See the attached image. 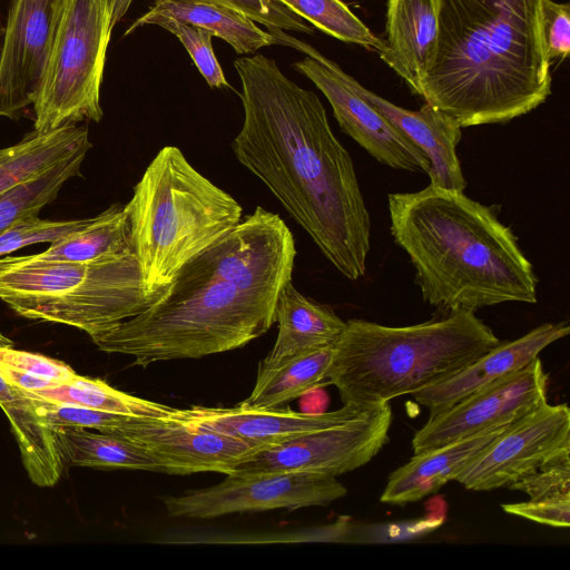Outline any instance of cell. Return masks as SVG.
Here are the masks:
<instances>
[{"mask_svg": "<svg viewBox=\"0 0 570 570\" xmlns=\"http://www.w3.org/2000/svg\"><path fill=\"white\" fill-rule=\"evenodd\" d=\"M436 0H387L380 58L420 96L438 41Z\"/></svg>", "mask_w": 570, "mask_h": 570, "instance_id": "d6986e66", "label": "cell"}, {"mask_svg": "<svg viewBox=\"0 0 570 570\" xmlns=\"http://www.w3.org/2000/svg\"><path fill=\"white\" fill-rule=\"evenodd\" d=\"M569 332L567 322L541 324L517 340L500 342L455 375L413 396L429 410V417L436 415L470 394L521 371Z\"/></svg>", "mask_w": 570, "mask_h": 570, "instance_id": "e0dca14e", "label": "cell"}, {"mask_svg": "<svg viewBox=\"0 0 570 570\" xmlns=\"http://www.w3.org/2000/svg\"><path fill=\"white\" fill-rule=\"evenodd\" d=\"M0 406L9 419L30 480L38 487H53L66 466L56 430L39 413L33 400L0 368Z\"/></svg>", "mask_w": 570, "mask_h": 570, "instance_id": "7402d4cb", "label": "cell"}, {"mask_svg": "<svg viewBox=\"0 0 570 570\" xmlns=\"http://www.w3.org/2000/svg\"><path fill=\"white\" fill-rule=\"evenodd\" d=\"M275 344L258 368H268L296 355L333 345L346 322L328 306L304 296L287 282L277 298Z\"/></svg>", "mask_w": 570, "mask_h": 570, "instance_id": "44dd1931", "label": "cell"}, {"mask_svg": "<svg viewBox=\"0 0 570 570\" xmlns=\"http://www.w3.org/2000/svg\"><path fill=\"white\" fill-rule=\"evenodd\" d=\"M26 391L30 399L141 417H168L174 407L119 391L100 379L76 374L58 385Z\"/></svg>", "mask_w": 570, "mask_h": 570, "instance_id": "83f0119b", "label": "cell"}, {"mask_svg": "<svg viewBox=\"0 0 570 570\" xmlns=\"http://www.w3.org/2000/svg\"><path fill=\"white\" fill-rule=\"evenodd\" d=\"M512 423V422H511ZM511 423L414 454L389 476L380 498L389 504L415 502L452 481Z\"/></svg>", "mask_w": 570, "mask_h": 570, "instance_id": "ffe728a7", "label": "cell"}, {"mask_svg": "<svg viewBox=\"0 0 570 570\" xmlns=\"http://www.w3.org/2000/svg\"><path fill=\"white\" fill-rule=\"evenodd\" d=\"M277 298L242 288L197 254L148 308L91 340L100 351L132 356L142 367L200 358L265 334L275 323Z\"/></svg>", "mask_w": 570, "mask_h": 570, "instance_id": "277c9868", "label": "cell"}, {"mask_svg": "<svg viewBox=\"0 0 570 570\" xmlns=\"http://www.w3.org/2000/svg\"><path fill=\"white\" fill-rule=\"evenodd\" d=\"M387 199L391 234L410 257L424 302L445 313L537 303L532 264L492 208L431 184Z\"/></svg>", "mask_w": 570, "mask_h": 570, "instance_id": "3957f363", "label": "cell"}, {"mask_svg": "<svg viewBox=\"0 0 570 570\" xmlns=\"http://www.w3.org/2000/svg\"><path fill=\"white\" fill-rule=\"evenodd\" d=\"M392 409L384 403L342 424L259 449L237 461L229 475L317 473L338 476L368 463L389 441Z\"/></svg>", "mask_w": 570, "mask_h": 570, "instance_id": "9c48e42d", "label": "cell"}, {"mask_svg": "<svg viewBox=\"0 0 570 570\" xmlns=\"http://www.w3.org/2000/svg\"><path fill=\"white\" fill-rule=\"evenodd\" d=\"M134 0H66L32 102L35 130L100 121V87L114 27Z\"/></svg>", "mask_w": 570, "mask_h": 570, "instance_id": "ba28073f", "label": "cell"}, {"mask_svg": "<svg viewBox=\"0 0 570 570\" xmlns=\"http://www.w3.org/2000/svg\"><path fill=\"white\" fill-rule=\"evenodd\" d=\"M370 410V409H368ZM366 410L351 405L331 412H294L283 409H253L193 405L176 409L171 417L205 430L222 433L263 449L293 438L352 420Z\"/></svg>", "mask_w": 570, "mask_h": 570, "instance_id": "2e32d148", "label": "cell"}, {"mask_svg": "<svg viewBox=\"0 0 570 570\" xmlns=\"http://www.w3.org/2000/svg\"><path fill=\"white\" fill-rule=\"evenodd\" d=\"M268 28L313 33L314 28L278 0H210Z\"/></svg>", "mask_w": 570, "mask_h": 570, "instance_id": "836d02e7", "label": "cell"}, {"mask_svg": "<svg viewBox=\"0 0 570 570\" xmlns=\"http://www.w3.org/2000/svg\"><path fill=\"white\" fill-rule=\"evenodd\" d=\"M90 148L87 127L68 124L43 132L33 129L19 142L0 148V195Z\"/></svg>", "mask_w": 570, "mask_h": 570, "instance_id": "cb8c5ba5", "label": "cell"}, {"mask_svg": "<svg viewBox=\"0 0 570 570\" xmlns=\"http://www.w3.org/2000/svg\"><path fill=\"white\" fill-rule=\"evenodd\" d=\"M508 489L522 491L532 500L570 494V451L554 455L535 472L510 484Z\"/></svg>", "mask_w": 570, "mask_h": 570, "instance_id": "d6a6232c", "label": "cell"}, {"mask_svg": "<svg viewBox=\"0 0 570 570\" xmlns=\"http://www.w3.org/2000/svg\"><path fill=\"white\" fill-rule=\"evenodd\" d=\"M159 297L147 291L132 250L90 263L0 257L1 301L24 318L72 326L90 338Z\"/></svg>", "mask_w": 570, "mask_h": 570, "instance_id": "52a82bcc", "label": "cell"}, {"mask_svg": "<svg viewBox=\"0 0 570 570\" xmlns=\"http://www.w3.org/2000/svg\"><path fill=\"white\" fill-rule=\"evenodd\" d=\"M548 374L539 357L429 417L412 439L414 454L511 423L547 403Z\"/></svg>", "mask_w": 570, "mask_h": 570, "instance_id": "4fadbf2b", "label": "cell"}, {"mask_svg": "<svg viewBox=\"0 0 570 570\" xmlns=\"http://www.w3.org/2000/svg\"><path fill=\"white\" fill-rule=\"evenodd\" d=\"M564 451H570V410L547 402L513 421L455 481L472 491L508 488Z\"/></svg>", "mask_w": 570, "mask_h": 570, "instance_id": "7c38bea8", "label": "cell"}, {"mask_svg": "<svg viewBox=\"0 0 570 570\" xmlns=\"http://www.w3.org/2000/svg\"><path fill=\"white\" fill-rule=\"evenodd\" d=\"M500 342L469 311L409 326L353 318L333 344L325 383L343 405L368 410L448 380Z\"/></svg>", "mask_w": 570, "mask_h": 570, "instance_id": "5b68a950", "label": "cell"}, {"mask_svg": "<svg viewBox=\"0 0 570 570\" xmlns=\"http://www.w3.org/2000/svg\"><path fill=\"white\" fill-rule=\"evenodd\" d=\"M0 354L7 365L59 384L69 381L77 374L62 362L40 354L16 350L9 337L3 343Z\"/></svg>", "mask_w": 570, "mask_h": 570, "instance_id": "d590c367", "label": "cell"}, {"mask_svg": "<svg viewBox=\"0 0 570 570\" xmlns=\"http://www.w3.org/2000/svg\"><path fill=\"white\" fill-rule=\"evenodd\" d=\"M66 463L96 469L164 473L161 464L138 444L83 428L56 429Z\"/></svg>", "mask_w": 570, "mask_h": 570, "instance_id": "4316f807", "label": "cell"}, {"mask_svg": "<svg viewBox=\"0 0 570 570\" xmlns=\"http://www.w3.org/2000/svg\"><path fill=\"white\" fill-rule=\"evenodd\" d=\"M542 41L550 65L564 60L570 52V6L542 0Z\"/></svg>", "mask_w": 570, "mask_h": 570, "instance_id": "e575fe53", "label": "cell"}, {"mask_svg": "<svg viewBox=\"0 0 570 570\" xmlns=\"http://www.w3.org/2000/svg\"><path fill=\"white\" fill-rule=\"evenodd\" d=\"M344 77L357 94L425 154L431 163V185L465 189L466 180L456 156L462 127L452 117L426 102L419 110L399 107L363 87L345 71Z\"/></svg>", "mask_w": 570, "mask_h": 570, "instance_id": "ac0fdd59", "label": "cell"}, {"mask_svg": "<svg viewBox=\"0 0 570 570\" xmlns=\"http://www.w3.org/2000/svg\"><path fill=\"white\" fill-rule=\"evenodd\" d=\"M66 0H9L0 41V117L18 119L41 85Z\"/></svg>", "mask_w": 570, "mask_h": 570, "instance_id": "5bb4252c", "label": "cell"}, {"mask_svg": "<svg viewBox=\"0 0 570 570\" xmlns=\"http://www.w3.org/2000/svg\"><path fill=\"white\" fill-rule=\"evenodd\" d=\"M87 153L80 150L39 177L1 194L0 234L26 219L38 217L41 208L55 200L63 184L79 175Z\"/></svg>", "mask_w": 570, "mask_h": 570, "instance_id": "f1b7e54d", "label": "cell"}, {"mask_svg": "<svg viewBox=\"0 0 570 570\" xmlns=\"http://www.w3.org/2000/svg\"><path fill=\"white\" fill-rule=\"evenodd\" d=\"M438 41L420 96L462 128L503 124L551 94L542 0H436Z\"/></svg>", "mask_w": 570, "mask_h": 570, "instance_id": "7a4b0ae2", "label": "cell"}, {"mask_svg": "<svg viewBox=\"0 0 570 570\" xmlns=\"http://www.w3.org/2000/svg\"><path fill=\"white\" fill-rule=\"evenodd\" d=\"M160 19H176L213 33L226 41L238 55L255 53L275 45L274 37L245 14L210 0H154L149 10L137 18L125 36Z\"/></svg>", "mask_w": 570, "mask_h": 570, "instance_id": "603a6c76", "label": "cell"}, {"mask_svg": "<svg viewBox=\"0 0 570 570\" xmlns=\"http://www.w3.org/2000/svg\"><path fill=\"white\" fill-rule=\"evenodd\" d=\"M90 218L51 220L41 219L38 216L26 219L0 234V257L24 246L55 242L83 227Z\"/></svg>", "mask_w": 570, "mask_h": 570, "instance_id": "1f68e13d", "label": "cell"}, {"mask_svg": "<svg viewBox=\"0 0 570 570\" xmlns=\"http://www.w3.org/2000/svg\"><path fill=\"white\" fill-rule=\"evenodd\" d=\"M267 31L275 45L306 53L293 67L323 92L344 134L382 165L430 174L431 163L425 154L352 88L337 63L284 30L268 28Z\"/></svg>", "mask_w": 570, "mask_h": 570, "instance_id": "30bf717a", "label": "cell"}, {"mask_svg": "<svg viewBox=\"0 0 570 570\" xmlns=\"http://www.w3.org/2000/svg\"><path fill=\"white\" fill-rule=\"evenodd\" d=\"M129 222L125 206L112 205L32 256L40 261L90 263L131 252Z\"/></svg>", "mask_w": 570, "mask_h": 570, "instance_id": "484cf974", "label": "cell"}, {"mask_svg": "<svg viewBox=\"0 0 570 570\" xmlns=\"http://www.w3.org/2000/svg\"><path fill=\"white\" fill-rule=\"evenodd\" d=\"M244 120L237 160L277 198L346 278L365 274L371 218L353 160L317 95L261 53L234 61Z\"/></svg>", "mask_w": 570, "mask_h": 570, "instance_id": "6da1fadb", "label": "cell"}, {"mask_svg": "<svg viewBox=\"0 0 570 570\" xmlns=\"http://www.w3.org/2000/svg\"><path fill=\"white\" fill-rule=\"evenodd\" d=\"M333 356V345L309 351L268 368H258L255 386L239 404L253 409H278L320 387Z\"/></svg>", "mask_w": 570, "mask_h": 570, "instance_id": "d4e9b609", "label": "cell"}, {"mask_svg": "<svg viewBox=\"0 0 570 570\" xmlns=\"http://www.w3.org/2000/svg\"><path fill=\"white\" fill-rule=\"evenodd\" d=\"M502 509L541 524L553 528H569L570 525V494L530 499L525 502L505 503Z\"/></svg>", "mask_w": 570, "mask_h": 570, "instance_id": "8d00e7d4", "label": "cell"}, {"mask_svg": "<svg viewBox=\"0 0 570 570\" xmlns=\"http://www.w3.org/2000/svg\"><path fill=\"white\" fill-rule=\"evenodd\" d=\"M155 24L179 39L209 87H229L215 56L212 45L214 36L210 31L176 19H160Z\"/></svg>", "mask_w": 570, "mask_h": 570, "instance_id": "4dcf8cb0", "label": "cell"}, {"mask_svg": "<svg viewBox=\"0 0 570 570\" xmlns=\"http://www.w3.org/2000/svg\"><path fill=\"white\" fill-rule=\"evenodd\" d=\"M125 208L144 284L160 296L189 259L243 216L238 202L200 174L175 146L157 153Z\"/></svg>", "mask_w": 570, "mask_h": 570, "instance_id": "8992f818", "label": "cell"}, {"mask_svg": "<svg viewBox=\"0 0 570 570\" xmlns=\"http://www.w3.org/2000/svg\"><path fill=\"white\" fill-rule=\"evenodd\" d=\"M297 16L341 41L380 51L376 37L341 0H278Z\"/></svg>", "mask_w": 570, "mask_h": 570, "instance_id": "f546056e", "label": "cell"}, {"mask_svg": "<svg viewBox=\"0 0 570 570\" xmlns=\"http://www.w3.org/2000/svg\"><path fill=\"white\" fill-rule=\"evenodd\" d=\"M346 493L336 478L317 473L227 474L216 485L166 495L163 502L170 517L210 519L236 512L324 507Z\"/></svg>", "mask_w": 570, "mask_h": 570, "instance_id": "8fae6325", "label": "cell"}, {"mask_svg": "<svg viewBox=\"0 0 570 570\" xmlns=\"http://www.w3.org/2000/svg\"><path fill=\"white\" fill-rule=\"evenodd\" d=\"M107 434L138 444L161 464L164 473L175 475L199 472L227 475L237 461L259 450L242 440L171 416L122 415Z\"/></svg>", "mask_w": 570, "mask_h": 570, "instance_id": "9a60e30c", "label": "cell"}]
</instances>
